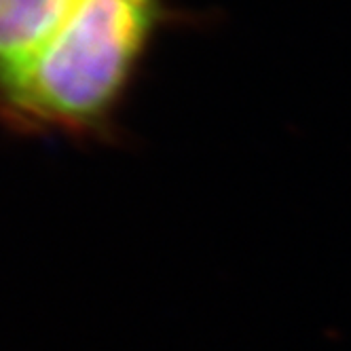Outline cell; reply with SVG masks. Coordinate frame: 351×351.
I'll list each match as a JSON object with an SVG mask.
<instances>
[{
	"mask_svg": "<svg viewBox=\"0 0 351 351\" xmlns=\"http://www.w3.org/2000/svg\"><path fill=\"white\" fill-rule=\"evenodd\" d=\"M161 0H83L38 58L0 91L34 128L89 130L117 102L161 21Z\"/></svg>",
	"mask_w": 351,
	"mask_h": 351,
	"instance_id": "1",
	"label": "cell"
},
{
	"mask_svg": "<svg viewBox=\"0 0 351 351\" xmlns=\"http://www.w3.org/2000/svg\"><path fill=\"white\" fill-rule=\"evenodd\" d=\"M83 0H0V91L26 70Z\"/></svg>",
	"mask_w": 351,
	"mask_h": 351,
	"instance_id": "2",
	"label": "cell"
}]
</instances>
